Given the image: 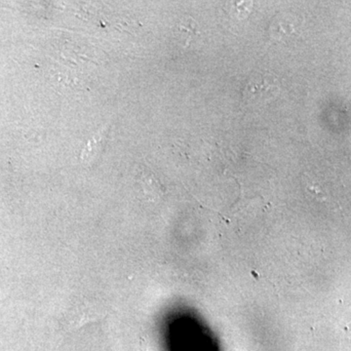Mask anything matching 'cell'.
<instances>
[{
  "label": "cell",
  "instance_id": "obj_1",
  "mask_svg": "<svg viewBox=\"0 0 351 351\" xmlns=\"http://www.w3.org/2000/svg\"><path fill=\"white\" fill-rule=\"evenodd\" d=\"M279 93L278 83L274 73L262 71L252 75L243 89V99L247 103H260L274 98Z\"/></svg>",
  "mask_w": 351,
  "mask_h": 351
},
{
  "label": "cell",
  "instance_id": "obj_2",
  "mask_svg": "<svg viewBox=\"0 0 351 351\" xmlns=\"http://www.w3.org/2000/svg\"><path fill=\"white\" fill-rule=\"evenodd\" d=\"M108 137V129L101 128L96 135L90 138L89 142L83 149L82 158L84 162H90L96 158L99 154H103L107 145Z\"/></svg>",
  "mask_w": 351,
  "mask_h": 351
},
{
  "label": "cell",
  "instance_id": "obj_3",
  "mask_svg": "<svg viewBox=\"0 0 351 351\" xmlns=\"http://www.w3.org/2000/svg\"><path fill=\"white\" fill-rule=\"evenodd\" d=\"M82 308L78 311H75L73 313L71 319V325L75 328H80L88 324V323L95 322L105 318L106 313H104V309H98L96 306H91L88 304V308L82 304Z\"/></svg>",
  "mask_w": 351,
  "mask_h": 351
}]
</instances>
